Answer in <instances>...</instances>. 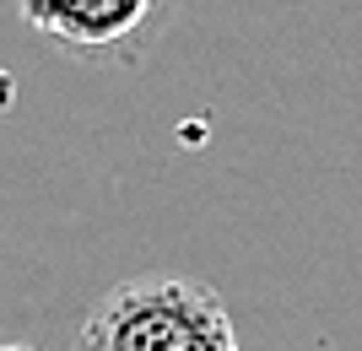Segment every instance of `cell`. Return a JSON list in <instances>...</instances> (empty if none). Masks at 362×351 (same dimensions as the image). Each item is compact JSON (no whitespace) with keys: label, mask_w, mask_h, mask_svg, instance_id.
Listing matches in <instances>:
<instances>
[{"label":"cell","mask_w":362,"mask_h":351,"mask_svg":"<svg viewBox=\"0 0 362 351\" xmlns=\"http://www.w3.org/2000/svg\"><path fill=\"white\" fill-rule=\"evenodd\" d=\"M227 324V308L206 281L189 275H136L108 287L81 319L76 351H189Z\"/></svg>","instance_id":"1"},{"label":"cell","mask_w":362,"mask_h":351,"mask_svg":"<svg viewBox=\"0 0 362 351\" xmlns=\"http://www.w3.org/2000/svg\"><path fill=\"white\" fill-rule=\"evenodd\" d=\"M179 0H16V16L65 54H136L163 32Z\"/></svg>","instance_id":"2"},{"label":"cell","mask_w":362,"mask_h":351,"mask_svg":"<svg viewBox=\"0 0 362 351\" xmlns=\"http://www.w3.org/2000/svg\"><path fill=\"white\" fill-rule=\"evenodd\" d=\"M0 351H33V346H0Z\"/></svg>","instance_id":"4"},{"label":"cell","mask_w":362,"mask_h":351,"mask_svg":"<svg viewBox=\"0 0 362 351\" xmlns=\"http://www.w3.org/2000/svg\"><path fill=\"white\" fill-rule=\"evenodd\" d=\"M189 351H243V346H238V330H233V319H227V324H216L206 340H195Z\"/></svg>","instance_id":"3"}]
</instances>
